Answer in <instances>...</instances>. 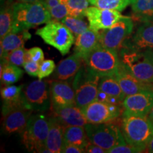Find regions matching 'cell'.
Wrapping results in <instances>:
<instances>
[{"label": "cell", "mask_w": 153, "mask_h": 153, "mask_svg": "<svg viewBox=\"0 0 153 153\" xmlns=\"http://www.w3.org/2000/svg\"><path fill=\"white\" fill-rule=\"evenodd\" d=\"M123 115L148 116L153 106V90L126 96L122 103Z\"/></svg>", "instance_id": "13"}, {"label": "cell", "mask_w": 153, "mask_h": 153, "mask_svg": "<svg viewBox=\"0 0 153 153\" xmlns=\"http://www.w3.org/2000/svg\"><path fill=\"white\" fill-rule=\"evenodd\" d=\"M115 77L117 79L126 97L141 91L153 90V84L145 83L137 79L136 77L126 71L121 64L119 71L116 74Z\"/></svg>", "instance_id": "18"}, {"label": "cell", "mask_w": 153, "mask_h": 153, "mask_svg": "<svg viewBox=\"0 0 153 153\" xmlns=\"http://www.w3.org/2000/svg\"><path fill=\"white\" fill-rule=\"evenodd\" d=\"M33 112V110L27 107H20L7 113L3 116L2 133L6 135L22 134Z\"/></svg>", "instance_id": "14"}, {"label": "cell", "mask_w": 153, "mask_h": 153, "mask_svg": "<svg viewBox=\"0 0 153 153\" xmlns=\"http://www.w3.org/2000/svg\"><path fill=\"white\" fill-rule=\"evenodd\" d=\"M148 116L149 118H150V119L152 120V123H153V106L152 108V109H151V111H150V113H149Z\"/></svg>", "instance_id": "43"}, {"label": "cell", "mask_w": 153, "mask_h": 153, "mask_svg": "<svg viewBox=\"0 0 153 153\" xmlns=\"http://www.w3.org/2000/svg\"><path fill=\"white\" fill-rule=\"evenodd\" d=\"M85 152L89 153H107V151L98 145L90 143L85 148Z\"/></svg>", "instance_id": "39"}, {"label": "cell", "mask_w": 153, "mask_h": 153, "mask_svg": "<svg viewBox=\"0 0 153 153\" xmlns=\"http://www.w3.org/2000/svg\"><path fill=\"white\" fill-rule=\"evenodd\" d=\"M52 20L61 22L69 15L68 9L65 3L60 2L58 4L49 9Z\"/></svg>", "instance_id": "33"}, {"label": "cell", "mask_w": 153, "mask_h": 153, "mask_svg": "<svg viewBox=\"0 0 153 153\" xmlns=\"http://www.w3.org/2000/svg\"><path fill=\"white\" fill-rule=\"evenodd\" d=\"M12 2L4 4L1 7L0 12V37L3 38L6 35L12 31L14 17H13Z\"/></svg>", "instance_id": "27"}, {"label": "cell", "mask_w": 153, "mask_h": 153, "mask_svg": "<svg viewBox=\"0 0 153 153\" xmlns=\"http://www.w3.org/2000/svg\"><path fill=\"white\" fill-rule=\"evenodd\" d=\"M146 150H148L147 152H148L153 153V136L152 138H151L150 142H149V143L148 144Z\"/></svg>", "instance_id": "42"}, {"label": "cell", "mask_w": 153, "mask_h": 153, "mask_svg": "<svg viewBox=\"0 0 153 153\" xmlns=\"http://www.w3.org/2000/svg\"><path fill=\"white\" fill-rule=\"evenodd\" d=\"M133 28L134 24L131 17L123 16L111 27L99 32L100 44L106 48L119 49L131 35Z\"/></svg>", "instance_id": "10"}, {"label": "cell", "mask_w": 153, "mask_h": 153, "mask_svg": "<svg viewBox=\"0 0 153 153\" xmlns=\"http://www.w3.org/2000/svg\"><path fill=\"white\" fill-rule=\"evenodd\" d=\"M99 91L108 96L115 104L123 103L124 94L117 79L114 76H102L99 82Z\"/></svg>", "instance_id": "23"}, {"label": "cell", "mask_w": 153, "mask_h": 153, "mask_svg": "<svg viewBox=\"0 0 153 153\" xmlns=\"http://www.w3.org/2000/svg\"><path fill=\"white\" fill-rule=\"evenodd\" d=\"M55 64L52 60H44L40 64L38 77L39 79H43L51 75L55 70Z\"/></svg>", "instance_id": "34"}, {"label": "cell", "mask_w": 153, "mask_h": 153, "mask_svg": "<svg viewBox=\"0 0 153 153\" xmlns=\"http://www.w3.org/2000/svg\"><path fill=\"white\" fill-rule=\"evenodd\" d=\"M122 47L135 50L153 51V22H143L131 38L126 40Z\"/></svg>", "instance_id": "16"}, {"label": "cell", "mask_w": 153, "mask_h": 153, "mask_svg": "<svg viewBox=\"0 0 153 153\" xmlns=\"http://www.w3.org/2000/svg\"><path fill=\"white\" fill-rule=\"evenodd\" d=\"M36 34L45 43L56 48L62 55L68 54L74 43L75 36L65 25L58 21L48 22L45 26L36 30Z\"/></svg>", "instance_id": "7"}, {"label": "cell", "mask_w": 153, "mask_h": 153, "mask_svg": "<svg viewBox=\"0 0 153 153\" xmlns=\"http://www.w3.org/2000/svg\"><path fill=\"white\" fill-rule=\"evenodd\" d=\"M25 102L33 112L44 113L51 106V85L47 81L35 80L23 89Z\"/></svg>", "instance_id": "9"}, {"label": "cell", "mask_w": 153, "mask_h": 153, "mask_svg": "<svg viewBox=\"0 0 153 153\" xmlns=\"http://www.w3.org/2000/svg\"><path fill=\"white\" fill-rule=\"evenodd\" d=\"M49 131V118L43 113L32 114L23 132L22 143L28 151L40 152L45 148Z\"/></svg>", "instance_id": "6"}, {"label": "cell", "mask_w": 153, "mask_h": 153, "mask_svg": "<svg viewBox=\"0 0 153 153\" xmlns=\"http://www.w3.org/2000/svg\"><path fill=\"white\" fill-rule=\"evenodd\" d=\"M99 37L100 33L99 31L89 28L76 37L74 48V53L79 55L84 60L100 44Z\"/></svg>", "instance_id": "22"}, {"label": "cell", "mask_w": 153, "mask_h": 153, "mask_svg": "<svg viewBox=\"0 0 153 153\" xmlns=\"http://www.w3.org/2000/svg\"><path fill=\"white\" fill-rule=\"evenodd\" d=\"M86 133L91 143L108 151L126 143L121 130L113 123H87Z\"/></svg>", "instance_id": "8"}, {"label": "cell", "mask_w": 153, "mask_h": 153, "mask_svg": "<svg viewBox=\"0 0 153 153\" xmlns=\"http://www.w3.org/2000/svg\"><path fill=\"white\" fill-rule=\"evenodd\" d=\"M1 82L4 85H11L19 81L24 74V71L19 66L1 63Z\"/></svg>", "instance_id": "28"}, {"label": "cell", "mask_w": 153, "mask_h": 153, "mask_svg": "<svg viewBox=\"0 0 153 153\" xmlns=\"http://www.w3.org/2000/svg\"><path fill=\"white\" fill-rule=\"evenodd\" d=\"M62 153H82L85 152V149H82L79 147L76 146L75 145L71 144V143H63Z\"/></svg>", "instance_id": "38"}, {"label": "cell", "mask_w": 153, "mask_h": 153, "mask_svg": "<svg viewBox=\"0 0 153 153\" xmlns=\"http://www.w3.org/2000/svg\"><path fill=\"white\" fill-rule=\"evenodd\" d=\"M51 98L52 108L76 105L75 91L65 80L55 79L51 82Z\"/></svg>", "instance_id": "15"}, {"label": "cell", "mask_w": 153, "mask_h": 153, "mask_svg": "<svg viewBox=\"0 0 153 153\" xmlns=\"http://www.w3.org/2000/svg\"><path fill=\"white\" fill-rule=\"evenodd\" d=\"M25 71L30 76H38V71H39L40 64L37 62L33 60H27L24 65Z\"/></svg>", "instance_id": "37"}, {"label": "cell", "mask_w": 153, "mask_h": 153, "mask_svg": "<svg viewBox=\"0 0 153 153\" xmlns=\"http://www.w3.org/2000/svg\"><path fill=\"white\" fill-rule=\"evenodd\" d=\"M27 51L24 48L16 49L14 51H11L6 57L1 60L2 64H9L16 66H24L25 62L28 60Z\"/></svg>", "instance_id": "32"}, {"label": "cell", "mask_w": 153, "mask_h": 153, "mask_svg": "<svg viewBox=\"0 0 153 153\" xmlns=\"http://www.w3.org/2000/svg\"><path fill=\"white\" fill-rule=\"evenodd\" d=\"M133 16L141 22H153V0H132Z\"/></svg>", "instance_id": "26"}, {"label": "cell", "mask_w": 153, "mask_h": 153, "mask_svg": "<svg viewBox=\"0 0 153 153\" xmlns=\"http://www.w3.org/2000/svg\"><path fill=\"white\" fill-rule=\"evenodd\" d=\"M85 65L99 76H116L120 68L117 50L103 47L101 44L84 59Z\"/></svg>", "instance_id": "4"}, {"label": "cell", "mask_w": 153, "mask_h": 153, "mask_svg": "<svg viewBox=\"0 0 153 153\" xmlns=\"http://www.w3.org/2000/svg\"><path fill=\"white\" fill-rule=\"evenodd\" d=\"M64 143H71L85 149L91 142L84 126H68L65 130Z\"/></svg>", "instance_id": "25"}, {"label": "cell", "mask_w": 153, "mask_h": 153, "mask_svg": "<svg viewBox=\"0 0 153 153\" xmlns=\"http://www.w3.org/2000/svg\"><path fill=\"white\" fill-rule=\"evenodd\" d=\"M49 131L45 146L52 153L62 152L65 126L57 118L53 116L49 117Z\"/></svg>", "instance_id": "20"}, {"label": "cell", "mask_w": 153, "mask_h": 153, "mask_svg": "<svg viewBox=\"0 0 153 153\" xmlns=\"http://www.w3.org/2000/svg\"><path fill=\"white\" fill-rule=\"evenodd\" d=\"M28 60H33L41 64L44 60V53L43 50L39 47H33L27 51Z\"/></svg>", "instance_id": "36"}, {"label": "cell", "mask_w": 153, "mask_h": 153, "mask_svg": "<svg viewBox=\"0 0 153 153\" xmlns=\"http://www.w3.org/2000/svg\"><path fill=\"white\" fill-rule=\"evenodd\" d=\"M9 2H24V3H34L43 2L44 0H7Z\"/></svg>", "instance_id": "41"}, {"label": "cell", "mask_w": 153, "mask_h": 153, "mask_svg": "<svg viewBox=\"0 0 153 153\" xmlns=\"http://www.w3.org/2000/svg\"></svg>", "instance_id": "44"}, {"label": "cell", "mask_w": 153, "mask_h": 153, "mask_svg": "<svg viewBox=\"0 0 153 153\" xmlns=\"http://www.w3.org/2000/svg\"><path fill=\"white\" fill-rule=\"evenodd\" d=\"M63 24L65 25L70 31L76 37L89 28V25L82 17H74L68 16L61 21Z\"/></svg>", "instance_id": "30"}, {"label": "cell", "mask_w": 153, "mask_h": 153, "mask_svg": "<svg viewBox=\"0 0 153 153\" xmlns=\"http://www.w3.org/2000/svg\"><path fill=\"white\" fill-rule=\"evenodd\" d=\"M100 77L90 71L84 62L72 81L76 106L83 108L97 100Z\"/></svg>", "instance_id": "5"}, {"label": "cell", "mask_w": 153, "mask_h": 153, "mask_svg": "<svg viewBox=\"0 0 153 153\" xmlns=\"http://www.w3.org/2000/svg\"><path fill=\"white\" fill-rule=\"evenodd\" d=\"M91 5L101 9L122 11L131 4L132 0H89Z\"/></svg>", "instance_id": "31"}, {"label": "cell", "mask_w": 153, "mask_h": 153, "mask_svg": "<svg viewBox=\"0 0 153 153\" xmlns=\"http://www.w3.org/2000/svg\"><path fill=\"white\" fill-rule=\"evenodd\" d=\"M89 123H104L114 120L121 114L118 104L96 100L81 108Z\"/></svg>", "instance_id": "11"}, {"label": "cell", "mask_w": 153, "mask_h": 153, "mask_svg": "<svg viewBox=\"0 0 153 153\" xmlns=\"http://www.w3.org/2000/svg\"><path fill=\"white\" fill-rule=\"evenodd\" d=\"M55 116L62 122L65 127L68 126H85L89 123L81 108L76 105L53 108Z\"/></svg>", "instance_id": "19"}, {"label": "cell", "mask_w": 153, "mask_h": 153, "mask_svg": "<svg viewBox=\"0 0 153 153\" xmlns=\"http://www.w3.org/2000/svg\"><path fill=\"white\" fill-rule=\"evenodd\" d=\"M12 31L14 33L28 30L52 20L50 11L44 2H12Z\"/></svg>", "instance_id": "1"}, {"label": "cell", "mask_w": 153, "mask_h": 153, "mask_svg": "<svg viewBox=\"0 0 153 153\" xmlns=\"http://www.w3.org/2000/svg\"><path fill=\"white\" fill-rule=\"evenodd\" d=\"M31 35L28 33V30H24L19 33L11 32L1 38L0 46L1 60H2L6 55L11 51L20 48H24L25 41L29 39Z\"/></svg>", "instance_id": "24"}, {"label": "cell", "mask_w": 153, "mask_h": 153, "mask_svg": "<svg viewBox=\"0 0 153 153\" xmlns=\"http://www.w3.org/2000/svg\"><path fill=\"white\" fill-rule=\"evenodd\" d=\"M44 4L46 5L48 9H51L52 7H55L60 3V0H44Z\"/></svg>", "instance_id": "40"}, {"label": "cell", "mask_w": 153, "mask_h": 153, "mask_svg": "<svg viewBox=\"0 0 153 153\" xmlns=\"http://www.w3.org/2000/svg\"><path fill=\"white\" fill-rule=\"evenodd\" d=\"M83 64L84 60L82 57L74 53L59 62L58 65L55 68L53 78L54 79L65 81L72 79L79 72Z\"/></svg>", "instance_id": "21"}, {"label": "cell", "mask_w": 153, "mask_h": 153, "mask_svg": "<svg viewBox=\"0 0 153 153\" xmlns=\"http://www.w3.org/2000/svg\"><path fill=\"white\" fill-rule=\"evenodd\" d=\"M24 85H7L1 89V97L2 99L1 113L4 116L11 111L20 107H28L25 102L23 95Z\"/></svg>", "instance_id": "17"}, {"label": "cell", "mask_w": 153, "mask_h": 153, "mask_svg": "<svg viewBox=\"0 0 153 153\" xmlns=\"http://www.w3.org/2000/svg\"><path fill=\"white\" fill-rule=\"evenodd\" d=\"M145 151V150L144 148L130 145L128 143H126L125 144L114 147V148L108 150V153H137L143 152Z\"/></svg>", "instance_id": "35"}, {"label": "cell", "mask_w": 153, "mask_h": 153, "mask_svg": "<svg viewBox=\"0 0 153 153\" xmlns=\"http://www.w3.org/2000/svg\"><path fill=\"white\" fill-rule=\"evenodd\" d=\"M60 2L67 5L69 16L82 18L85 16V11L90 4L89 0H60Z\"/></svg>", "instance_id": "29"}, {"label": "cell", "mask_w": 153, "mask_h": 153, "mask_svg": "<svg viewBox=\"0 0 153 153\" xmlns=\"http://www.w3.org/2000/svg\"><path fill=\"white\" fill-rule=\"evenodd\" d=\"M119 57L121 65L137 79L153 84V51L122 47Z\"/></svg>", "instance_id": "2"}, {"label": "cell", "mask_w": 153, "mask_h": 153, "mask_svg": "<svg viewBox=\"0 0 153 153\" xmlns=\"http://www.w3.org/2000/svg\"><path fill=\"white\" fill-rule=\"evenodd\" d=\"M85 16L89 21V28L99 31L111 28L123 16L118 11L92 6L86 10Z\"/></svg>", "instance_id": "12"}, {"label": "cell", "mask_w": 153, "mask_h": 153, "mask_svg": "<svg viewBox=\"0 0 153 153\" xmlns=\"http://www.w3.org/2000/svg\"><path fill=\"white\" fill-rule=\"evenodd\" d=\"M121 132L126 143L147 149L153 136V123L148 116L123 115Z\"/></svg>", "instance_id": "3"}]
</instances>
